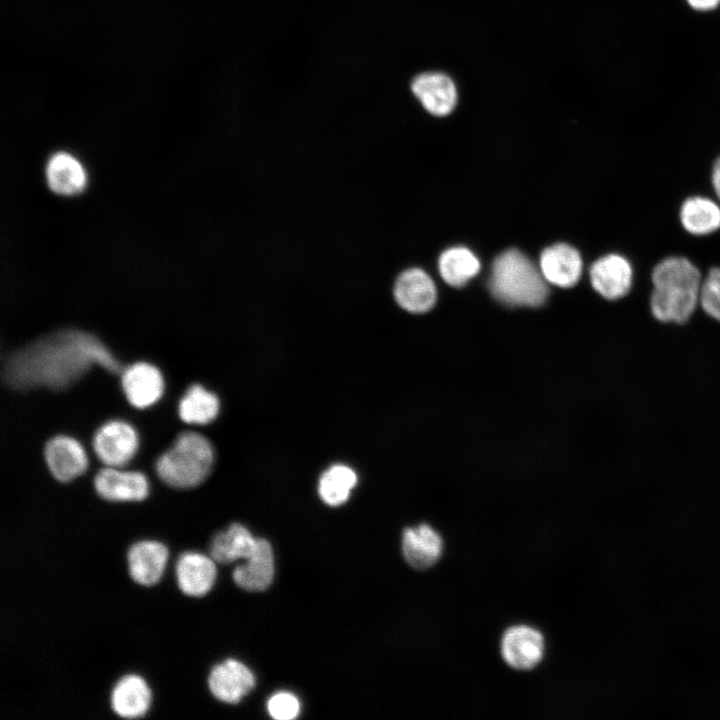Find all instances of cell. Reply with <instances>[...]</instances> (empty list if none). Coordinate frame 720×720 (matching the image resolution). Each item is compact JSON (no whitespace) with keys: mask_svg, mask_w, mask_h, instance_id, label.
Listing matches in <instances>:
<instances>
[{"mask_svg":"<svg viewBox=\"0 0 720 720\" xmlns=\"http://www.w3.org/2000/svg\"><path fill=\"white\" fill-rule=\"evenodd\" d=\"M96 364L113 373L122 369L96 336L80 330H62L12 353L5 362L3 375L14 389H63Z\"/></svg>","mask_w":720,"mask_h":720,"instance_id":"obj_1","label":"cell"},{"mask_svg":"<svg viewBox=\"0 0 720 720\" xmlns=\"http://www.w3.org/2000/svg\"><path fill=\"white\" fill-rule=\"evenodd\" d=\"M703 270L688 256L668 254L649 273L648 310L662 325L682 326L699 311Z\"/></svg>","mask_w":720,"mask_h":720,"instance_id":"obj_2","label":"cell"},{"mask_svg":"<svg viewBox=\"0 0 720 720\" xmlns=\"http://www.w3.org/2000/svg\"><path fill=\"white\" fill-rule=\"evenodd\" d=\"M544 279L527 256L510 249L495 258L489 288L493 296L506 305L536 307L548 296Z\"/></svg>","mask_w":720,"mask_h":720,"instance_id":"obj_3","label":"cell"},{"mask_svg":"<svg viewBox=\"0 0 720 720\" xmlns=\"http://www.w3.org/2000/svg\"><path fill=\"white\" fill-rule=\"evenodd\" d=\"M214 462L211 443L196 432H183L156 462L159 478L173 488H192L209 475Z\"/></svg>","mask_w":720,"mask_h":720,"instance_id":"obj_4","label":"cell"},{"mask_svg":"<svg viewBox=\"0 0 720 720\" xmlns=\"http://www.w3.org/2000/svg\"><path fill=\"white\" fill-rule=\"evenodd\" d=\"M593 290L607 301L631 295L636 285V266L624 252H609L594 260L588 270Z\"/></svg>","mask_w":720,"mask_h":720,"instance_id":"obj_5","label":"cell"},{"mask_svg":"<svg viewBox=\"0 0 720 720\" xmlns=\"http://www.w3.org/2000/svg\"><path fill=\"white\" fill-rule=\"evenodd\" d=\"M93 448L107 466L122 467L134 457L138 449L137 432L121 420L106 422L96 431Z\"/></svg>","mask_w":720,"mask_h":720,"instance_id":"obj_6","label":"cell"},{"mask_svg":"<svg viewBox=\"0 0 720 720\" xmlns=\"http://www.w3.org/2000/svg\"><path fill=\"white\" fill-rule=\"evenodd\" d=\"M678 221L682 230L695 238L720 231V202L711 194L693 193L680 202Z\"/></svg>","mask_w":720,"mask_h":720,"instance_id":"obj_7","label":"cell"},{"mask_svg":"<svg viewBox=\"0 0 720 720\" xmlns=\"http://www.w3.org/2000/svg\"><path fill=\"white\" fill-rule=\"evenodd\" d=\"M411 90L424 109L435 116L450 114L457 104L456 84L443 72H424L417 75L411 83Z\"/></svg>","mask_w":720,"mask_h":720,"instance_id":"obj_8","label":"cell"},{"mask_svg":"<svg viewBox=\"0 0 720 720\" xmlns=\"http://www.w3.org/2000/svg\"><path fill=\"white\" fill-rule=\"evenodd\" d=\"M501 653L505 662L512 668L533 669L543 658V635L526 625L510 627L503 635Z\"/></svg>","mask_w":720,"mask_h":720,"instance_id":"obj_9","label":"cell"},{"mask_svg":"<svg viewBox=\"0 0 720 720\" xmlns=\"http://www.w3.org/2000/svg\"><path fill=\"white\" fill-rule=\"evenodd\" d=\"M94 487L100 497L114 502L141 501L149 492L148 480L143 473L112 466L96 474Z\"/></svg>","mask_w":720,"mask_h":720,"instance_id":"obj_10","label":"cell"},{"mask_svg":"<svg viewBox=\"0 0 720 720\" xmlns=\"http://www.w3.org/2000/svg\"><path fill=\"white\" fill-rule=\"evenodd\" d=\"M44 457L51 474L60 482L74 480L88 467L83 446L76 439L65 435L55 436L46 443Z\"/></svg>","mask_w":720,"mask_h":720,"instance_id":"obj_11","label":"cell"},{"mask_svg":"<svg viewBox=\"0 0 720 720\" xmlns=\"http://www.w3.org/2000/svg\"><path fill=\"white\" fill-rule=\"evenodd\" d=\"M255 685V677L248 667L235 659H227L214 666L208 677L212 695L225 703H238Z\"/></svg>","mask_w":720,"mask_h":720,"instance_id":"obj_12","label":"cell"},{"mask_svg":"<svg viewBox=\"0 0 720 720\" xmlns=\"http://www.w3.org/2000/svg\"><path fill=\"white\" fill-rule=\"evenodd\" d=\"M121 384L127 400L136 408L157 402L164 391L161 372L152 364L137 362L122 372Z\"/></svg>","mask_w":720,"mask_h":720,"instance_id":"obj_13","label":"cell"},{"mask_svg":"<svg viewBox=\"0 0 720 720\" xmlns=\"http://www.w3.org/2000/svg\"><path fill=\"white\" fill-rule=\"evenodd\" d=\"M393 293L398 305L411 313L427 312L437 297L433 280L419 268L403 271L395 281Z\"/></svg>","mask_w":720,"mask_h":720,"instance_id":"obj_14","label":"cell"},{"mask_svg":"<svg viewBox=\"0 0 720 720\" xmlns=\"http://www.w3.org/2000/svg\"><path fill=\"white\" fill-rule=\"evenodd\" d=\"M540 271L545 280L563 288L577 284L583 271L578 250L559 243L546 248L540 256Z\"/></svg>","mask_w":720,"mask_h":720,"instance_id":"obj_15","label":"cell"},{"mask_svg":"<svg viewBox=\"0 0 720 720\" xmlns=\"http://www.w3.org/2000/svg\"><path fill=\"white\" fill-rule=\"evenodd\" d=\"M168 549L160 542L143 540L132 544L127 553L128 570L134 582L156 584L165 570Z\"/></svg>","mask_w":720,"mask_h":720,"instance_id":"obj_16","label":"cell"},{"mask_svg":"<svg viewBox=\"0 0 720 720\" xmlns=\"http://www.w3.org/2000/svg\"><path fill=\"white\" fill-rule=\"evenodd\" d=\"M175 571L179 589L192 597L206 595L217 574L215 561L197 552L182 553L176 562Z\"/></svg>","mask_w":720,"mask_h":720,"instance_id":"obj_17","label":"cell"},{"mask_svg":"<svg viewBox=\"0 0 720 720\" xmlns=\"http://www.w3.org/2000/svg\"><path fill=\"white\" fill-rule=\"evenodd\" d=\"M402 551L406 562L417 570L432 567L441 557L443 540L427 524L406 528L402 536Z\"/></svg>","mask_w":720,"mask_h":720,"instance_id":"obj_18","label":"cell"},{"mask_svg":"<svg viewBox=\"0 0 720 720\" xmlns=\"http://www.w3.org/2000/svg\"><path fill=\"white\" fill-rule=\"evenodd\" d=\"M274 576V557L270 543L258 538L245 563L233 571V580L247 591H263L272 583Z\"/></svg>","mask_w":720,"mask_h":720,"instance_id":"obj_19","label":"cell"},{"mask_svg":"<svg viewBox=\"0 0 720 720\" xmlns=\"http://www.w3.org/2000/svg\"><path fill=\"white\" fill-rule=\"evenodd\" d=\"M46 180L56 194L72 196L82 192L87 185V173L81 162L72 154L57 152L46 165Z\"/></svg>","mask_w":720,"mask_h":720,"instance_id":"obj_20","label":"cell"},{"mask_svg":"<svg viewBox=\"0 0 720 720\" xmlns=\"http://www.w3.org/2000/svg\"><path fill=\"white\" fill-rule=\"evenodd\" d=\"M151 704V691L143 678L128 674L120 678L111 692V707L126 719L142 717Z\"/></svg>","mask_w":720,"mask_h":720,"instance_id":"obj_21","label":"cell"},{"mask_svg":"<svg viewBox=\"0 0 720 720\" xmlns=\"http://www.w3.org/2000/svg\"><path fill=\"white\" fill-rule=\"evenodd\" d=\"M256 540L243 525L231 524L227 530L213 537L209 548L211 558L221 564L245 560L253 550Z\"/></svg>","mask_w":720,"mask_h":720,"instance_id":"obj_22","label":"cell"},{"mask_svg":"<svg viewBox=\"0 0 720 720\" xmlns=\"http://www.w3.org/2000/svg\"><path fill=\"white\" fill-rule=\"evenodd\" d=\"M218 411L217 396L199 384L190 386L178 405L180 418L189 424H208L217 417Z\"/></svg>","mask_w":720,"mask_h":720,"instance_id":"obj_23","label":"cell"},{"mask_svg":"<svg viewBox=\"0 0 720 720\" xmlns=\"http://www.w3.org/2000/svg\"><path fill=\"white\" fill-rule=\"evenodd\" d=\"M438 265L443 280L453 287L465 285L480 270L478 258L465 247L447 249L441 254Z\"/></svg>","mask_w":720,"mask_h":720,"instance_id":"obj_24","label":"cell"},{"mask_svg":"<svg viewBox=\"0 0 720 720\" xmlns=\"http://www.w3.org/2000/svg\"><path fill=\"white\" fill-rule=\"evenodd\" d=\"M357 482L355 472L345 465H333L320 477L318 492L328 505L338 506L346 502Z\"/></svg>","mask_w":720,"mask_h":720,"instance_id":"obj_25","label":"cell"},{"mask_svg":"<svg viewBox=\"0 0 720 720\" xmlns=\"http://www.w3.org/2000/svg\"><path fill=\"white\" fill-rule=\"evenodd\" d=\"M699 311L709 320L720 324V265L704 271L699 294Z\"/></svg>","mask_w":720,"mask_h":720,"instance_id":"obj_26","label":"cell"},{"mask_svg":"<svg viewBox=\"0 0 720 720\" xmlns=\"http://www.w3.org/2000/svg\"><path fill=\"white\" fill-rule=\"evenodd\" d=\"M267 708L271 717L278 720H290L298 716L300 704L293 694L279 692L269 699Z\"/></svg>","mask_w":720,"mask_h":720,"instance_id":"obj_27","label":"cell"},{"mask_svg":"<svg viewBox=\"0 0 720 720\" xmlns=\"http://www.w3.org/2000/svg\"><path fill=\"white\" fill-rule=\"evenodd\" d=\"M709 182L712 195L720 202V153L711 163Z\"/></svg>","mask_w":720,"mask_h":720,"instance_id":"obj_28","label":"cell"},{"mask_svg":"<svg viewBox=\"0 0 720 720\" xmlns=\"http://www.w3.org/2000/svg\"><path fill=\"white\" fill-rule=\"evenodd\" d=\"M688 4L699 11L713 10L719 6L720 0H687Z\"/></svg>","mask_w":720,"mask_h":720,"instance_id":"obj_29","label":"cell"}]
</instances>
